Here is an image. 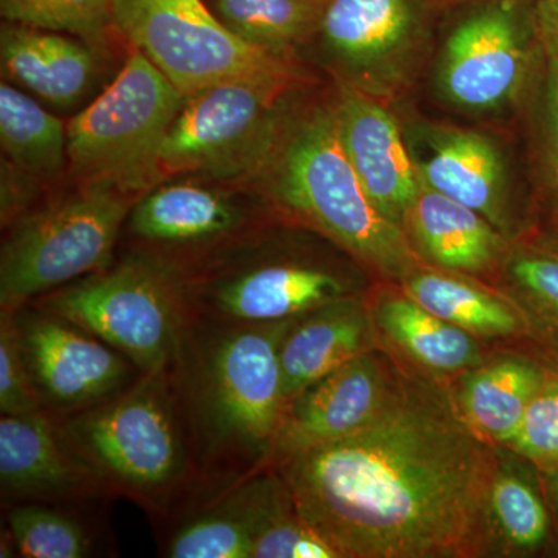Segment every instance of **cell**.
Here are the masks:
<instances>
[{"instance_id":"obj_2","label":"cell","mask_w":558,"mask_h":558,"mask_svg":"<svg viewBox=\"0 0 558 558\" xmlns=\"http://www.w3.org/2000/svg\"><path fill=\"white\" fill-rule=\"evenodd\" d=\"M240 186L259 194L282 222L314 231L385 277L403 281L421 267L405 230L381 215L348 159L330 84L290 92Z\"/></svg>"},{"instance_id":"obj_3","label":"cell","mask_w":558,"mask_h":558,"mask_svg":"<svg viewBox=\"0 0 558 558\" xmlns=\"http://www.w3.org/2000/svg\"><path fill=\"white\" fill-rule=\"evenodd\" d=\"M293 319L190 318L171 371L202 483L222 488L270 468L286 410L279 348Z\"/></svg>"},{"instance_id":"obj_8","label":"cell","mask_w":558,"mask_h":558,"mask_svg":"<svg viewBox=\"0 0 558 558\" xmlns=\"http://www.w3.org/2000/svg\"><path fill=\"white\" fill-rule=\"evenodd\" d=\"M454 0H329L307 65L333 83L392 102L428 68L442 16Z\"/></svg>"},{"instance_id":"obj_17","label":"cell","mask_w":558,"mask_h":558,"mask_svg":"<svg viewBox=\"0 0 558 558\" xmlns=\"http://www.w3.org/2000/svg\"><path fill=\"white\" fill-rule=\"evenodd\" d=\"M405 137L425 185L508 229L509 168L495 140L444 124L414 126Z\"/></svg>"},{"instance_id":"obj_11","label":"cell","mask_w":558,"mask_h":558,"mask_svg":"<svg viewBox=\"0 0 558 558\" xmlns=\"http://www.w3.org/2000/svg\"><path fill=\"white\" fill-rule=\"evenodd\" d=\"M275 222L259 194L199 178L165 179L132 205L121 238L183 275L207 266Z\"/></svg>"},{"instance_id":"obj_14","label":"cell","mask_w":558,"mask_h":558,"mask_svg":"<svg viewBox=\"0 0 558 558\" xmlns=\"http://www.w3.org/2000/svg\"><path fill=\"white\" fill-rule=\"evenodd\" d=\"M11 312L33 387L53 417L90 409L142 374L117 349L60 315L32 304Z\"/></svg>"},{"instance_id":"obj_18","label":"cell","mask_w":558,"mask_h":558,"mask_svg":"<svg viewBox=\"0 0 558 558\" xmlns=\"http://www.w3.org/2000/svg\"><path fill=\"white\" fill-rule=\"evenodd\" d=\"M3 498L24 502H78L108 492L62 438L57 418L38 411L0 417Z\"/></svg>"},{"instance_id":"obj_25","label":"cell","mask_w":558,"mask_h":558,"mask_svg":"<svg viewBox=\"0 0 558 558\" xmlns=\"http://www.w3.org/2000/svg\"><path fill=\"white\" fill-rule=\"evenodd\" d=\"M542 384V374L529 363L499 360L465 377L459 398L462 416L476 435L510 444Z\"/></svg>"},{"instance_id":"obj_26","label":"cell","mask_w":558,"mask_h":558,"mask_svg":"<svg viewBox=\"0 0 558 558\" xmlns=\"http://www.w3.org/2000/svg\"><path fill=\"white\" fill-rule=\"evenodd\" d=\"M376 314L389 339L429 369L454 373L478 362V347L468 330L432 314L407 293L381 300Z\"/></svg>"},{"instance_id":"obj_35","label":"cell","mask_w":558,"mask_h":558,"mask_svg":"<svg viewBox=\"0 0 558 558\" xmlns=\"http://www.w3.org/2000/svg\"><path fill=\"white\" fill-rule=\"evenodd\" d=\"M53 191L2 157L0 160V222H2V229H9L11 223L16 222L25 213L35 208Z\"/></svg>"},{"instance_id":"obj_33","label":"cell","mask_w":558,"mask_h":558,"mask_svg":"<svg viewBox=\"0 0 558 558\" xmlns=\"http://www.w3.org/2000/svg\"><path fill=\"white\" fill-rule=\"evenodd\" d=\"M508 271L510 279L529 299L558 317V252L520 250L510 256Z\"/></svg>"},{"instance_id":"obj_22","label":"cell","mask_w":558,"mask_h":558,"mask_svg":"<svg viewBox=\"0 0 558 558\" xmlns=\"http://www.w3.org/2000/svg\"><path fill=\"white\" fill-rule=\"evenodd\" d=\"M403 230L418 258L424 256L444 270L480 274L505 252V234L490 220L422 180Z\"/></svg>"},{"instance_id":"obj_9","label":"cell","mask_w":558,"mask_h":558,"mask_svg":"<svg viewBox=\"0 0 558 558\" xmlns=\"http://www.w3.org/2000/svg\"><path fill=\"white\" fill-rule=\"evenodd\" d=\"M117 32L183 95L233 80L317 83L303 61L248 46L218 20L207 0H117Z\"/></svg>"},{"instance_id":"obj_13","label":"cell","mask_w":558,"mask_h":558,"mask_svg":"<svg viewBox=\"0 0 558 558\" xmlns=\"http://www.w3.org/2000/svg\"><path fill=\"white\" fill-rule=\"evenodd\" d=\"M534 5L487 0L454 22L436 57V90L451 108L501 112L526 90L535 50ZM543 51V50H542Z\"/></svg>"},{"instance_id":"obj_30","label":"cell","mask_w":558,"mask_h":558,"mask_svg":"<svg viewBox=\"0 0 558 558\" xmlns=\"http://www.w3.org/2000/svg\"><path fill=\"white\" fill-rule=\"evenodd\" d=\"M490 513L505 537L519 548H535L548 532V513L537 494L517 476H497Z\"/></svg>"},{"instance_id":"obj_32","label":"cell","mask_w":558,"mask_h":558,"mask_svg":"<svg viewBox=\"0 0 558 558\" xmlns=\"http://www.w3.org/2000/svg\"><path fill=\"white\" fill-rule=\"evenodd\" d=\"M252 558H340L290 506L260 532Z\"/></svg>"},{"instance_id":"obj_10","label":"cell","mask_w":558,"mask_h":558,"mask_svg":"<svg viewBox=\"0 0 558 558\" xmlns=\"http://www.w3.org/2000/svg\"><path fill=\"white\" fill-rule=\"evenodd\" d=\"M269 229L183 275L190 318L275 323L354 296V282L325 260L279 252Z\"/></svg>"},{"instance_id":"obj_12","label":"cell","mask_w":558,"mask_h":558,"mask_svg":"<svg viewBox=\"0 0 558 558\" xmlns=\"http://www.w3.org/2000/svg\"><path fill=\"white\" fill-rule=\"evenodd\" d=\"M307 84L314 83L233 80L189 95L161 146V178L241 185L274 130L282 101Z\"/></svg>"},{"instance_id":"obj_16","label":"cell","mask_w":558,"mask_h":558,"mask_svg":"<svg viewBox=\"0 0 558 558\" xmlns=\"http://www.w3.org/2000/svg\"><path fill=\"white\" fill-rule=\"evenodd\" d=\"M392 389L387 371L371 351L315 381L286 405L270 468L365 427Z\"/></svg>"},{"instance_id":"obj_20","label":"cell","mask_w":558,"mask_h":558,"mask_svg":"<svg viewBox=\"0 0 558 558\" xmlns=\"http://www.w3.org/2000/svg\"><path fill=\"white\" fill-rule=\"evenodd\" d=\"M110 54L65 33L7 22L0 31L3 80L36 100L65 110L83 101L101 78Z\"/></svg>"},{"instance_id":"obj_21","label":"cell","mask_w":558,"mask_h":558,"mask_svg":"<svg viewBox=\"0 0 558 558\" xmlns=\"http://www.w3.org/2000/svg\"><path fill=\"white\" fill-rule=\"evenodd\" d=\"M369 344L368 314L355 295L293 319L279 348L286 405L315 381L368 352Z\"/></svg>"},{"instance_id":"obj_27","label":"cell","mask_w":558,"mask_h":558,"mask_svg":"<svg viewBox=\"0 0 558 558\" xmlns=\"http://www.w3.org/2000/svg\"><path fill=\"white\" fill-rule=\"evenodd\" d=\"M403 286L422 307L470 333L505 337L519 330V318L508 304L454 275L418 267Z\"/></svg>"},{"instance_id":"obj_34","label":"cell","mask_w":558,"mask_h":558,"mask_svg":"<svg viewBox=\"0 0 558 558\" xmlns=\"http://www.w3.org/2000/svg\"><path fill=\"white\" fill-rule=\"evenodd\" d=\"M510 446L534 461L558 459V391L539 392L532 400Z\"/></svg>"},{"instance_id":"obj_31","label":"cell","mask_w":558,"mask_h":558,"mask_svg":"<svg viewBox=\"0 0 558 558\" xmlns=\"http://www.w3.org/2000/svg\"><path fill=\"white\" fill-rule=\"evenodd\" d=\"M44 411L25 365L13 312L0 310V413Z\"/></svg>"},{"instance_id":"obj_37","label":"cell","mask_w":558,"mask_h":558,"mask_svg":"<svg viewBox=\"0 0 558 558\" xmlns=\"http://www.w3.org/2000/svg\"><path fill=\"white\" fill-rule=\"evenodd\" d=\"M534 21L545 57H558V0H534Z\"/></svg>"},{"instance_id":"obj_6","label":"cell","mask_w":558,"mask_h":558,"mask_svg":"<svg viewBox=\"0 0 558 558\" xmlns=\"http://www.w3.org/2000/svg\"><path fill=\"white\" fill-rule=\"evenodd\" d=\"M28 304L89 330L142 374L172 369L190 323L182 271L134 248Z\"/></svg>"},{"instance_id":"obj_4","label":"cell","mask_w":558,"mask_h":558,"mask_svg":"<svg viewBox=\"0 0 558 558\" xmlns=\"http://www.w3.org/2000/svg\"><path fill=\"white\" fill-rule=\"evenodd\" d=\"M54 418L108 495L161 515L204 484L171 369L140 374L112 398Z\"/></svg>"},{"instance_id":"obj_28","label":"cell","mask_w":558,"mask_h":558,"mask_svg":"<svg viewBox=\"0 0 558 558\" xmlns=\"http://www.w3.org/2000/svg\"><path fill=\"white\" fill-rule=\"evenodd\" d=\"M117 0H0L7 22L65 33L110 54L130 49L116 27Z\"/></svg>"},{"instance_id":"obj_1","label":"cell","mask_w":558,"mask_h":558,"mask_svg":"<svg viewBox=\"0 0 558 558\" xmlns=\"http://www.w3.org/2000/svg\"><path fill=\"white\" fill-rule=\"evenodd\" d=\"M301 519L343 558L465 556L490 512V450L424 385L392 389L347 438L274 465Z\"/></svg>"},{"instance_id":"obj_29","label":"cell","mask_w":558,"mask_h":558,"mask_svg":"<svg viewBox=\"0 0 558 558\" xmlns=\"http://www.w3.org/2000/svg\"><path fill=\"white\" fill-rule=\"evenodd\" d=\"M7 531L25 558H84L92 556L89 531L76 517L50 502L24 501L7 512Z\"/></svg>"},{"instance_id":"obj_36","label":"cell","mask_w":558,"mask_h":558,"mask_svg":"<svg viewBox=\"0 0 558 558\" xmlns=\"http://www.w3.org/2000/svg\"><path fill=\"white\" fill-rule=\"evenodd\" d=\"M542 140L546 172L558 194V57H546Z\"/></svg>"},{"instance_id":"obj_19","label":"cell","mask_w":558,"mask_h":558,"mask_svg":"<svg viewBox=\"0 0 558 558\" xmlns=\"http://www.w3.org/2000/svg\"><path fill=\"white\" fill-rule=\"evenodd\" d=\"M167 539L170 558H252L260 532L293 506L278 470L267 468L219 488Z\"/></svg>"},{"instance_id":"obj_23","label":"cell","mask_w":558,"mask_h":558,"mask_svg":"<svg viewBox=\"0 0 558 558\" xmlns=\"http://www.w3.org/2000/svg\"><path fill=\"white\" fill-rule=\"evenodd\" d=\"M0 146L3 159L51 190L69 179L68 123L5 80L0 84Z\"/></svg>"},{"instance_id":"obj_24","label":"cell","mask_w":558,"mask_h":558,"mask_svg":"<svg viewBox=\"0 0 558 558\" xmlns=\"http://www.w3.org/2000/svg\"><path fill=\"white\" fill-rule=\"evenodd\" d=\"M329 0H207L218 20L248 46L303 61ZM304 62V61H303Z\"/></svg>"},{"instance_id":"obj_5","label":"cell","mask_w":558,"mask_h":558,"mask_svg":"<svg viewBox=\"0 0 558 558\" xmlns=\"http://www.w3.org/2000/svg\"><path fill=\"white\" fill-rule=\"evenodd\" d=\"M134 197L105 183L60 186L5 229L0 247V310L110 266Z\"/></svg>"},{"instance_id":"obj_7","label":"cell","mask_w":558,"mask_h":558,"mask_svg":"<svg viewBox=\"0 0 558 558\" xmlns=\"http://www.w3.org/2000/svg\"><path fill=\"white\" fill-rule=\"evenodd\" d=\"M186 95L130 49L113 80L68 121L69 180L105 183L135 201L163 182L160 153Z\"/></svg>"},{"instance_id":"obj_15","label":"cell","mask_w":558,"mask_h":558,"mask_svg":"<svg viewBox=\"0 0 558 558\" xmlns=\"http://www.w3.org/2000/svg\"><path fill=\"white\" fill-rule=\"evenodd\" d=\"M333 109L341 145L369 199L403 230L421 180L391 106L347 84L333 83Z\"/></svg>"}]
</instances>
